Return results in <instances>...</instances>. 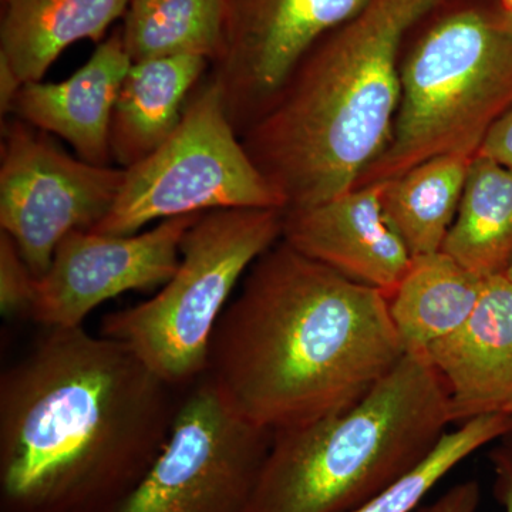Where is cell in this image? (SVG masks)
<instances>
[{
  "mask_svg": "<svg viewBox=\"0 0 512 512\" xmlns=\"http://www.w3.org/2000/svg\"><path fill=\"white\" fill-rule=\"evenodd\" d=\"M369 0H222L210 80L239 137L271 106L295 67Z\"/></svg>",
  "mask_w": 512,
  "mask_h": 512,
  "instance_id": "30bf717a",
  "label": "cell"
},
{
  "mask_svg": "<svg viewBox=\"0 0 512 512\" xmlns=\"http://www.w3.org/2000/svg\"><path fill=\"white\" fill-rule=\"evenodd\" d=\"M409 39L389 141L356 187L433 157L474 158L512 109V12L497 0H441Z\"/></svg>",
  "mask_w": 512,
  "mask_h": 512,
  "instance_id": "5b68a950",
  "label": "cell"
},
{
  "mask_svg": "<svg viewBox=\"0 0 512 512\" xmlns=\"http://www.w3.org/2000/svg\"><path fill=\"white\" fill-rule=\"evenodd\" d=\"M113 207L93 229L134 235L156 221L221 210H282L285 201L248 156L211 80L192 96L174 133L124 168Z\"/></svg>",
  "mask_w": 512,
  "mask_h": 512,
  "instance_id": "52a82bcc",
  "label": "cell"
},
{
  "mask_svg": "<svg viewBox=\"0 0 512 512\" xmlns=\"http://www.w3.org/2000/svg\"><path fill=\"white\" fill-rule=\"evenodd\" d=\"M441 0H369L309 49L241 141L285 211L356 187L389 141L400 63L414 26Z\"/></svg>",
  "mask_w": 512,
  "mask_h": 512,
  "instance_id": "3957f363",
  "label": "cell"
},
{
  "mask_svg": "<svg viewBox=\"0 0 512 512\" xmlns=\"http://www.w3.org/2000/svg\"><path fill=\"white\" fill-rule=\"evenodd\" d=\"M23 83L13 72L10 64L0 57V113L8 116L15 106L16 97L22 89Z\"/></svg>",
  "mask_w": 512,
  "mask_h": 512,
  "instance_id": "484cf974",
  "label": "cell"
},
{
  "mask_svg": "<svg viewBox=\"0 0 512 512\" xmlns=\"http://www.w3.org/2000/svg\"><path fill=\"white\" fill-rule=\"evenodd\" d=\"M282 229V210L205 212L184 235L174 275L153 298L104 316L100 335L187 389L207 373L212 335L235 288Z\"/></svg>",
  "mask_w": 512,
  "mask_h": 512,
  "instance_id": "8992f818",
  "label": "cell"
},
{
  "mask_svg": "<svg viewBox=\"0 0 512 512\" xmlns=\"http://www.w3.org/2000/svg\"><path fill=\"white\" fill-rule=\"evenodd\" d=\"M123 36L131 62L195 55L214 59L222 0H130Z\"/></svg>",
  "mask_w": 512,
  "mask_h": 512,
  "instance_id": "ffe728a7",
  "label": "cell"
},
{
  "mask_svg": "<svg viewBox=\"0 0 512 512\" xmlns=\"http://www.w3.org/2000/svg\"><path fill=\"white\" fill-rule=\"evenodd\" d=\"M210 60L184 55L133 63L128 69L110 126L111 157L128 168L150 156L174 133L188 93Z\"/></svg>",
  "mask_w": 512,
  "mask_h": 512,
  "instance_id": "9a60e30c",
  "label": "cell"
},
{
  "mask_svg": "<svg viewBox=\"0 0 512 512\" xmlns=\"http://www.w3.org/2000/svg\"><path fill=\"white\" fill-rule=\"evenodd\" d=\"M494 471V495L504 512H512V448L500 443L490 453Z\"/></svg>",
  "mask_w": 512,
  "mask_h": 512,
  "instance_id": "d4e9b609",
  "label": "cell"
},
{
  "mask_svg": "<svg viewBox=\"0 0 512 512\" xmlns=\"http://www.w3.org/2000/svg\"><path fill=\"white\" fill-rule=\"evenodd\" d=\"M497 2L500 3L505 10L512 12V0H497Z\"/></svg>",
  "mask_w": 512,
  "mask_h": 512,
  "instance_id": "83f0119b",
  "label": "cell"
},
{
  "mask_svg": "<svg viewBox=\"0 0 512 512\" xmlns=\"http://www.w3.org/2000/svg\"><path fill=\"white\" fill-rule=\"evenodd\" d=\"M448 393L451 421L512 417V279L485 281L463 326L426 350Z\"/></svg>",
  "mask_w": 512,
  "mask_h": 512,
  "instance_id": "4fadbf2b",
  "label": "cell"
},
{
  "mask_svg": "<svg viewBox=\"0 0 512 512\" xmlns=\"http://www.w3.org/2000/svg\"><path fill=\"white\" fill-rule=\"evenodd\" d=\"M184 390L123 343L46 328L0 377V512H110L163 450Z\"/></svg>",
  "mask_w": 512,
  "mask_h": 512,
  "instance_id": "6da1fadb",
  "label": "cell"
},
{
  "mask_svg": "<svg viewBox=\"0 0 512 512\" xmlns=\"http://www.w3.org/2000/svg\"><path fill=\"white\" fill-rule=\"evenodd\" d=\"M272 439L204 375L184 390L146 476L110 512H245Z\"/></svg>",
  "mask_w": 512,
  "mask_h": 512,
  "instance_id": "ba28073f",
  "label": "cell"
},
{
  "mask_svg": "<svg viewBox=\"0 0 512 512\" xmlns=\"http://www.w3.org/2000/svg\"><path fill=\"white\" fill-rule=\"evenodd\" d=\"M2 134L0 231L40 279L67 235L93 231L109 214L126 170L74 158L18 117Z\"/></svg>",
  "mask_w": 512,
  "mask_h": 512,
  "instance_id": "9c48e42d",
  "label": "cell"
},
{
  "mask_svg": "<svg viewBox=\"0 0 512 512\" xmlns=\"http://www.w3.org/2000/svg\"><path fill=\"white\" fill-rule=\"evenodd\" d=\"M507 275L510 276V278L512 279V266L510 268V271L507 272Z\"/></svg>",
  "mask_w": 512,
  "mask_h": 512,
  "instance_id": "f1b7e54d",
  "label": "cell"
},
{
  "mask_svg": "<svg viewBox=\"0 0 512 512\" xmlns=\"http://www.w3.org/2000/svg\"><path fill=\"white\" fill-rule=\"evenodd\" d=\"M0 57L23 84L40 82L67 47L101 42L130 0H2Z\"/></svg>",
  "mask_w": 512,
  "mask_h": 512,
  "instance_id": "2e32d148",
  "label": "cell"
},
{
  "mask_svg": "<svg viewBox=\"0 0 512 512\" xmlns=\"http://www.w3.org/2000/svg\"><path fill=\"white\" fill-rule=\"evenodd\" d=\"M404 353L383 292L279 239L222 313L205 375L235 412L276 433L349 409Z\"/></svg>",
  "mask_w": 512,
  "mask_h": 512,
  "instance_id": "7a4b0ae2",
  "label": "cell"
},
{
  "mask_svg": "<svg viewBox=\"0 0 512 512\" xmlns=\"http://www.w3.org/2000/svg\"><path fill=\"white\" fill-rule=\"evenodd\" d=\"M131 64L123 36L114 33L69 79L23 84L12 113L30 126L62 137L87 163L109 165L111 117Z\"/></svg>",
  "mask_w": 512,
  "mask_h": 512,
  "instance_id": "5bb4252c",
  "label": "cell"
},
{
  "mask_svg": "<svg viewBox=\"0 0 512 512\" xmlns=\"http://www.w3.org/2000/svg\"><path fill=\"white\" fill-rule=\"evenodd\" d=\"M201 215L170 218L123 237L72 232L37 279L29 318L45 329L77 328L97 306L121 293L161 288L177 271L181 242Z\"/></svg>",
  "mask_w": 512,
  "mask_h": 512,
  "instance_id": "8fae6325",
  "label": "cell"
},
{
  "mask_svg": "<svg viewBox=\"0 0 512 512\" xmlns=\"http://www.w3.org/2000/svg\"><path fill=\"white\" fill-rule=\"evenodd\" d=\"M477 156L491 158L512 168V109L488 131Z\"/></svg>",
  "mask_w": 512,
  "mask_h": 512,
  "instance_id": "cb8c5ba5",
  "label": "cell"
},
{
  "mask_svg": "<svg viewBox=\"0 0 512 512\" xmlns=\"http://www.w3.org/2000/svg\"><path fill=\"white\" fill-rule=\"evenodd\" d=\"M37 278L18 245L0 231V312L5 319L29 316L35 303Z\"/></svg>",
  "mask_w": 512,
  "mask_h": 512,
  "instance_id": "7402d4cb",
  "label": "cell"
},
{
  "mask_svg": "<svg viewBox=\"0 0 512 512\" xmlns=\"http://www.w3.org/2000/svg\"><path fill=\"white\" fill-rule=\"evenodd\" d=\"M382 183L363 185L305 210L284 211L282 239L293 249L387 298L412 255L382 210Z\"/></svg>",
  "mask_w": 512,
  "mask_h": 512,
  "instance_id": "7c38bea8",
  "label": "cell"
},
{
  "mask_svg": "<svg viewBox=\"0 0 512 512\" xmlns=\"http://www.w3.org/2000/svg\"><path fill=\"white\" fill-rule=\"evenodd\" d=\"M512 429L510 416H484L460 424L444 434L429 456L394 481L382 493L350 512H413L437 484L487 444L501 440Z\"/></svg>",
  "mask_w": 512,
  "mask_h": 512,
  "instance_id": "44dd1931",
  "label": "cell"
},
{
  "mask_svg": "<svg viewBox=\"0 0 512 512\" xmlns=\"http://www.w3.org/2000/svg\"><path fill=\"white\" fill-rule=\"evenodd\" d=\"M473 158L439 156L382 183V210L412 258L443 248Z\"/></svg>",
  "mask_w": 512,
  "mask_h": 512,
  "instance_id": "d6986e66",
  "label": "cell"
},
{
  "mask_svg": "<svg viewBox=\"0 0 512 512\" xmlns=\"http://www.w3.org/2000/svg\"><path fill=\"white\" fill-rule=\"evenodd\" d=\"M500 441L501 443L505 444V446L512 448V429L508 431V433L505 434L503 439H501Z\"/></svg>",
  "mask_w": 512,
  "mask_h": 512,
  "instance_id": "4316f807",
  "label": "cell"
},
{
  "mask_svg": "<svg viewBox=\"0 0 512 512\" xmlns=\"http://www.w3.org/2000/svg\"><path fill=\"white\" fill-rule=\"evenodd\" d=\"M451 421L426 352L396 366L343 412L276 431L245 512H350L420 464Z\"/></svg>",
  "mask_w": 512,
  "mask_h": 512,
  "instance_id": "277c9868",
  "label": "cell"
},
{
  "mask_svg": "<svg viewBox=\"0 0 512 512\" xmlns=\"http://www.w3.org/2000/svg\"><path fill=\"white\" fill-rule=\"evenodd\" d=\"M441 251L481 278L512 266V168L476 156Z\"/></svg>",
  "mask_w": 512,
  "mask_h": 512,
  "instance_id": "ac0fdd59",
  "label": "cell"
},
{
  "mask_svg": "<svg viewBox=\"0 0 512 512\" xmlns=\"http://www.w3.org/2000/svg\"><path fill=\"white\" fill-rule=\"evenodd\" d=\"M480 497V484L476 480H468L454 485L434 503L416 512H477Z\"/></svg>",
  "mask_w": 512,
  "mask_h": 512,
  "instance_id": "603a6c76",
  "label": "cell"
},
{
  "mask_svg": "<svg viewBox=\"0 0 512 512\" xmlns=\"http://www.w3.org/2000/svg\"><path fill=\"white\" fill-rule=\"evenodd\" d=\"M485 281L443 251L413 258L389 298L404 352H426L463 326L480 301Z\"/></svg>",
  "mask_w": 512,
  "mask_h": 512,
  "instance_id": "e0dca14e",
  "label": "cell"
}]
</instances>
